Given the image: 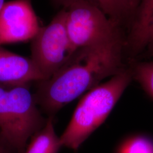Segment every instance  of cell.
Listing matches in <instances>:
<instances>
[{"label":"cell","instance_id":"1","mask_svg":"<svg viewBox=\"0 0 153 153\" xmlns=\"http://www.w3.org/2000/svg\"><path fill=\"white\" fill-rule=\"evenodd\" d=\"M124 39L76 49L53 76L39 82L34 95L38 105L53 114L66 105L124 69Z\"/></svg>","mask_w":153,"mask_h":153},{"label":"cell","instance_id":"2","mask_svg":"<svg viewBox=\"0 0 153 153\" xmlns=\"http://www.w3.org/2000/svg\"><path fill=\"white\" fill-rule=\"evenodd\" d=\"M132 73L124 69L107 82L88 91L77 104L61 136L62 146L77 150L109 116L131 82Z\"/></svg>","mask_w":153,"mask_h":153},{"label":"cell","instance_id":"3","mask_svg":"<svg viewBox=\"0 0 153 153\" xmlns=\"http://www.w3.org/2000/svg\"><path fill=\"white\" fill-rule=\"evenodd\" d=\"M28 84L0 83V138L14 153H24L30 138L44 125Z\"/></svg>","mask_w":153,"mask_h":153},{"label":"cell","instance_id":"4","mask_svg":"<svg viewBox=\"0 0 153 153\" xmlns=\"http://www.w3.org/2000/svg\"><path fill=\"white\" fill-rule=\"evenodd\" d=\"M64 9L66 31L75 51L123 39L120 24L107 16L93 1L79 0Z\"/></svg>","mask_w":153,"mask_h":153},{"label":"cell","instance_id":"5","mask_svg":"<svg viewBox=\"0 0 153 153\" xmlns=\"http://www.w3.org/2000/svg\"><path fill=\"white\" fill-rule=\"evenodd\" d=\"M65 14L62 9L31 40V59L44 80L59 71L75 52L66 31Z\"/></svg>","mask_w":153,"mask_h":153},{"label":"cell","instance_id":"6","mask_svg":"<svg viewBox=\"0 0 153 153\" xmlns=\"http://www.w3.org/2000/svg\"><path fill=\"white\" fill-rule=\"evenodd\" d=\"M31 0H13L0 10V45L32 40L40 28Z\"/></svg>","mask_w":153,"mask_h":153},{"label":"cell","instance_id":"7","mask_svg":"<svg viewBox=\"0 0 153 153\" xmlns=\"http://www.w3.org/2000/svg\"><path fill=\"white\" fill-rule=\"evenodd\" d=\"M44 78L31 58L23 57L0 47V83L28 84Z\"/></svg>","mask_w":153,"mask_h":153},{"label":"cell","instance_id":"8","mask_svg":"<svg viewBox=\"0 0 153 153\" xmlns=\"http://www.w3.org/2000/svg\"><path fill=\"white\" fill-rule=\"evenodd\" d=\"M133 16L125 46L136 54L153 40V0H141Z\"/></svg>","mask_w":153,"mask_h":153},{"label":"cell","instance_id":"9","mask_svg":"<svg viewBox=\"0 0 153 153\" xmlns=\"http://www.w3.org/2000/svg\"><path fill=\"white\" fill-rule=\"evenodd\" d=\"M62 147L60 137L56 133L52 116H51L43 126L33 136L24 153H58Z\"/></svg>","mask_w":153,"mask_h":153},{"label":"cell","instance_id":"10","mask_svg":"<svg viewBox=\"0 0 153 153\" xmlns=\"http://www.w3.org/2000/svg\"><path fill=\"white\" fill-rule=\"evenodd\" d=\"M95 1L107 16L119 24L123 18L128 16L126 0H95Z\"/></svg>","mask_w":153,"mask_h":153},{"label":"cell","instance_id":"11","mask_svg":"<svg viewBox=\"0 0 153 153\" xmlns=\"http://www.w3.org/2000/svg\"><path fill=\"white\" fill-rule=\"evenodd\" d=\"M131 73L153 98V61L138 63L134 66Z\"/></svg>","mask_w":153,"mask_h":153},{"label":"cell","instance_id":"12","mask_svg":"<svg viewBox=\"0 0 153 153\" xmlns=\"http://www.w3.org/2000/svg\"><path fill=\"white\" fill-rule=\"evenodd\" d=\"M119 153H153V142L145 137H134L124 143Z\"/></svg>","mask_w":153,"mask_h":153},{"label":"cell","instance_id":"13","mask_svg":"<svg viewBox=\"0 0 153 153\" xmlns=\"http://www.w3.org/2000/svg\"><path fill=\"white\" fill-rule=\"evenodd\" d=\"M141 0H126L128 16H133Z\"/></svg>","mask_w":153,"mask_h":153},{"label":"cell","instance_id":"14","mask_svg":"<svg viewBox=\"0 0 153 153\" xmlns=\"http://www.w3.org/2000/svg\"><path fill=\"white\" fill-rule=\"evenodd\" d=\"M53 4L57 6H62V9H65L69 6L71 5L73 3L76 2L79 0H52ZM95 2L96 4L95 0H91Z\"/></svg>","mask_w":153,"mask_h":153},{"label":"cell","instance_id":"15","mask_svg":"<svg viewBox=\"0 0 153 153\" xmlns=\"http://www.w3.org/2000/svg\"><path fill=\"white\" fill-rule=\"evenodd\" d=\"M0 153H14L5 142L0 138Z\"/></svg>","mask_w":153,"mask_h":153},{"label":"cell","instance_id":"16","mask_svg":"<svg viewBox=\"0 0 153 153\" xmlns=\"http://www.w3.org/2000/svg\"><path fill=\"white\" fill-rule=\"evenodd\" d=\"M147 47H148V49L150 53L153 56V40L149 44Z\"/></svg>","mask_w":153,"mask_h":153},{"label":"cell","instance_id":"17","mask_svg":"<svg viewBox=\"0 0 153 153\" xmlns=\"http://www.w3.org/2000/svg\"><path fill=\"white\" fill-rule=\"evenodd\" d=\"M4 0H0V10H1L2 7H3V6L4 5Z\"/></svg>","mask_w":153,"mask_h":153}]
</instances>
